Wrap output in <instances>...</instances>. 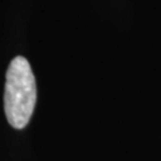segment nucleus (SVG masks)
Instances as JSON below:
<instances>
[{
	"instance_id": "obj_1",
	"label": "nucleus",
	"mask_w": 161,
	"mask_h": 161,
	"mask_svg": "<svg viewBox=\"0 0 161 161\" xmlns=\"http://www.w3.org/2000/svg\"><path fill=\"white\" fill-rule=\"evenodd\" d=\"M36 105V80L24 57H15L8 66L4 89V112L15 129L27 126Z\"/></svg>"
}]
</instances>
